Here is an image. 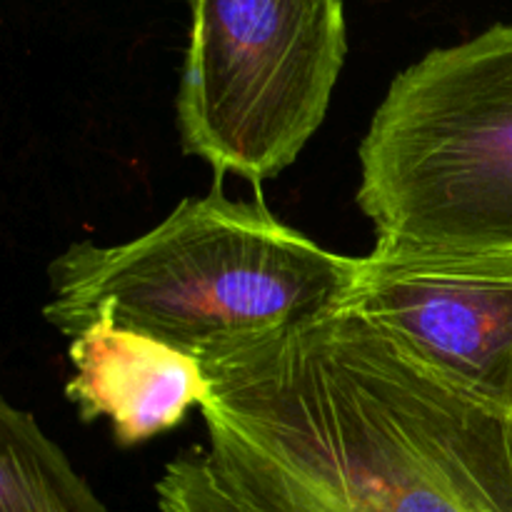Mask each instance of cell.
I'll return each instance as SVG.
<instances>
[{
    "instance_id": "6da1fadb",
    "label": "cell",
    "mask_w": 512,
    "mask_h": 512,
    "mask_svg": "<svg viewBox=\"0 0 512 512\" xmlns=\"http://www.w3.org/2000/svg\"><path fill=\"white\" fill-rule=\"evenodd\" d=\"M220 483L255 512H512V413L335 308L208 370Z\"/></svg>"
},
{
    "instance_id": "7a4b0ae2",
    "label": "cell",
    "mask_w": 512,
    "mask_h": 512,
    "mask_svg": "<svg viewBox=\"0 0 512 512\" xmlns=\"http://www.w3.org/2000/svg\"><path fill=\"white\" fill-rule=\"evenodd\" d=\"M48 275L43 315L68 338L105 310L210 370L340 308L358 258L320 248L263 200H230L218 180L128 243L70 245Z\"/></svg>"
},
{
    "instance_id": "3957f363",
    "label": "cell",
    "mask_w": 512,
    "mask_h": 512,
    "mask_svg": "<svg viewBox=\"0 0 512 512\" xmlns=\"http://www.w3.org/2000/svg\"><path fill=\"white\" fill-rule=\"evenodd\" d=\"M358 155L375 245L512 258V25L395 75Z\"/></svg>"
},
{
    "instance_id": "277c9868",
    "label": "cell",
    "mask_w": 512,
    "mask_h": 512,
    "mask_svg": "<svg viewBox=\"0 0 512 512\" xmlns=\"http://www.w3.org/2000/svg\"><path fill=\"white\" fill-rule=\"evenodd\" d=\"M180 143L258 185L295 163L343 70V0H188Z\"/></svg>"
},
{
    "instance_id": "5b68a950",
    "label": "cell",
    "mask_w": 512,
    "mask_h": 512,
    "mask_svg": "<svg viewBox=\"0 0 512 512\" xmlns=\"http://www.w3.org/2000/svg\"><path fill=\"white\" fill-rule=\"evenodd\" d=\"M340 308L455 388L512 413V258L375 245Z\"/></svg>"
},
{
    "instance_id": "8992f818",
    "label": "cell",
    "mask_w": 512,
    "mask_h": 512,
    "mask_svg": "<svg viewBox=\"0 0 512 512\" xmlns=\"http://www.w3.org/2000/svg\"><path fill=\"white\" fill-rule=\"evenodd\" d=\"M68 358L73 378L65 395L80 420L108 418L123 448L173 430L213 393V380L198 360L123 328L105 310L70 338Z\"/></svg>"
},
{
    "instance_id": "52a82bcc",
    "label": "cell",
    "mask_w": 512,
    "mask_h": 512,
    "mask_svg": "<svg viewBox=\"0 0 512 512\" xmlns=\"http://www.w3.org/2000/svg\"><path fill=\"white\" fill-rule=\"evenodd\" d=\"M0 512H108L38 420L0 400Z\"/></svg>"
},
{
    "instance_id": "ba28073f",
    "label": "cell",
    "mask_w": 512,
    "mask_h": 512,
    "mask_svg": "<svg viewBox=\"0 0 512 512\" xmlns=\"http://www.w3.org/2000/svg\"><path fill=\"white\" fill-rule=\"evenodd\" d=\"M163 512H255L215 475L205 450H190L165 465L155 483Z\"/></svg>"
}]
</instances>
